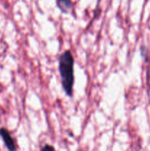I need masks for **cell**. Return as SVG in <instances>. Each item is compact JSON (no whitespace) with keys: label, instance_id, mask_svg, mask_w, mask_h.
Wrapping results in <instances>:
<instances>
[{"label":"cell","instance_id":"cell-1","mask_svg":"<svg viewBox=\"0 0 150 151\" xmlns=\"http://www.w3.org/2000/svg\"><path fill=\"white\" fill-rule=\"evenodd\" d=\"M74 59L69 50L63 52L58 58V69L60 72L61 83L66 95L71 97L74 84Z\"/></svg>","mask_w":150,"mask_h":151},{"label":"cell","instance_id":"cell-2","mask_svg":"<svg viewBox=\"0 0 150 151\" xmlns=\"http://www.w3.org/2000/svg\"><path fill=\"white\" fill-rule=\"evenodd\" d=\"M0 137L2 139L6 147L9 150H16V145H15L14 140L12 138L10 132L7 129L4 128H0Z\"/></svg>","mask_w":150,"mask_h":151},{"label":"cell","instance_id":"cell-3","mask_svg":"<svg viewBox=\"0 0 150 151\" xmlns=\"http://www.w3.org/2000/svg\"><path fill=\"white\" fill-rule=\"evenodd\" d=\"M56 4L59 10L63 13H69L72 10L71 0H56Z\"/></svg>","mask_w":150,"mask_h":151},{"label":"cell","instance_id":"cell-4","mask_svg":"<svg viewBox=\"0 0 150 151\" xmlns=\"http://www.w3.org/2000/svg\"><path fill=\"white\" fill-rule=\"evenodd\" d=\"M41 150H54V148L52 147V146H50V145H46L44 146V147H42V148H41Z\"/></svg>","mask_w":150,"mask_h":151}]
</instances>
